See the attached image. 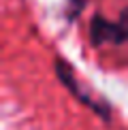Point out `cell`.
Returning <instances> with one entry per match:
<instances>
[{
	"mask_svg": "<svg viewBox=\"0 0 128 130\" xmlns=\"http://www.w3.org/2000/svg\"><path fill=\"white\" fill-rule=\"evenodd\" d=\"M53 70H56V77L60 79V83H62L68 92H71V94H73L79 102H83L85 107H90L92 111H96L100 117H105V120H109V117H111V107L107 105V102H100V100L92 98V94H90L88 90H83V85L77 81V77H75V70L68 66L62 58H58V60H56Z\"/></svg>",
	"mask_w": 128,
	"mask_h": 130,
	"instance_id": "2",
	"label": "cell"
},
{
	"mask_svg": "<svg viewBox=\"0 0 128 130\" xmlns=\"http://www.w3.org/2000/svg\"><path fill=\"white\" fill-rule=\"evenodd\" d=\"M90 41L92 45H105L113 43L122 45L128 41V9L120 13L117 19H107L100 15H94L90 21Z\"/></svg>",
	"mask_w": 128,
	"mask_h": 130,
	"instance_id": "1",
	"label": "cell"
},
{
	"mask_svg": "<svg viewBox=\"0 0 128 130\" xmlns=\"http://www.w3.org/2000/svg\"><path fill=\"white\" fill-rule=\"evenodd\" d=\"M85 2H88V0H68V2H66V17L68 19H75L79 15V11L83 9Z\"/></svg>",
	"mask_w": 128,
	"mask_h": 130,
	"instance_id": "3",
	"label": "cell"
}]
</instances>
